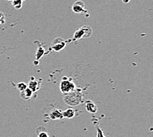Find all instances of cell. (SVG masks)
I'll return each mask as SVG.
<instances>
[{"instance_id":"obj_7","label":"cell","mask_w":153,"mask_h":137,"mask_svg":"<svg viewBox=\"0 0 153 137\" xmlns=\"http://www.w3.org/2000/svg\"><path fill=\"white\" fill-rule=\"evenodd\" d=\"M49 117L51 119H53V120L62 119L63 118L62 111L57 109L53 110L50 113Z\"/></svg>"},{"instance_id":"obj_11","label":"cell","mask_w":153,"mask_h":137,"mask_svg":"<svg viewBox=\"0 0 153 137\" xmlns=\"http://www.w3.org/2000/svg\"><path fill=\"white\" fill-rule=\"evenodd\" d=\"M85 38V32L83 28L81 27L80 28H79L78 30H76L74 34H73V39L75 40L81 39V38Z\"/></svg>"},{"instance_id":"obj_19","label":"cell","mask_w":153,"mask_h":137,"mask_svg":"<svg viewBox=\"0 0 153 137\" xmlns=\"http://www.w3.org/2000/svg\"><path fill=\"white\" fill-rule=\"evenodd\" d=\"M22 1H25V0H22Z\"/></svg>"},{"instance_id":"obj_5","label":"cell","mask_w":153,"mask_h":137,"mask_svg":"<svg viewBox=\"0 0 153 137\" xmlns=\"http://www.w3.org/2000/svg\"><path fill=\"white\" fill-rule=\"evenodd\" d=\"M84 8L85 4L81 1H76L72 7L73 11L75 13H83L85 11Z\"/></svg>"},{"instance_id":"obj_3","label":"cell","mask_w":153,"mask_h":137,"mask_svg":"<svg viewBox=\"0 0 153 137\" xmlns=\"http://www.w3.org/2000/svg\"><path fill=\"white\" fill-rule=\"evenodd\" d=\"M41 83H42V80L40 78L37 79L33 76V77H30V81L27 84V88H29L30 90H32V92L34 93V92L39 90Z\"/></svg>"},{"instance_id":"obj_13","label":"cell","mask_w":153,"mask_h":137,"mask_svg":"<svg viewBox=\"0 0 153 137\" xmlns=\"http://www.w3.org/2000/svg\"><path fill=\"white\" fill-rule=\"evenodd\" d=\"M23 1L22 0H12V5L16 9H19L22 7Z\"/></svg>"},{"instance_id":"obj_12","label":"cell","mask_w":153,"mask_h":137,"mask_svg":"<svg viewBox=\"0 0 153 137\" xmlns=\"http://www.w3.org/2000/svg\"><path fill=\"white\" fill-rule=\"evenodd\" d=\"M82 28H83L85 32V38H87L90 37L92 34V28L89 26H82Z\"/></svg>"},{"instance_id":"obj_2","label":"cell","mask_w":153,"mask_h":137,"mask_svg":"<svg viewBox=\"0 0 153 137\" xmlns=\"http://www.w3.org/2000/svg\"><path fill=\"white\" fill-rule=\"evenodd\" d=\"M75 88V84L71 79H69V78L66 76H63L59 84L60 90L63 94H66L74 91L76 90Z\"/></svg>"},{"instance_id":"obj_9","label":"cell","mask_w":153,"mask_h":137,"mask_svg":"<svg viewBox=\"0 0 153 137\" xmlns=\"http://www.w3.org/2000/svg\"><path fill=\"white\" fill-rule=\"evenodd\" d=\"M63 118L71 119L75 116V110L72 108H68L65 111H62Z\"/></svg>"},{"instance_id":"obj_14","label":"cell","mask_w":153,"mask_h":137,"mask_svg":"<svg viewBox=\"0 0 153 137\" xmlns=\"http://www.w3.org/2000/svg\"><path fill=\"white\" fill-rule=\"evenodd\" d=\"M44 52H45V50H44V48L43 47H40V46L38 47V48L36 51V60L40 59L41 57L43 56Z\"/></svg>"},{"instance_id":"obj_17","label":"cell","mask_w":153,"mask_h":137,"mask_svg":"<svg viewBox=\"0 0 153 137\" xmlns=\"http://www.w3.org/2000/svg\"><path fill=\"white\" fill-rule=\"evenodd\" d=\"M5 15L3 14L2 13H0V24L5 23Z\"/></svg>"},{"instance_id":"obj_1","label":"cell","mask_w":153,"mask_h":137,"mask_svg":"<svg viewBox=\"0 0 153 137\" xmlns=\"http://www.w3.org/2000/svg\"><path fill=\"white\" fill-rule=\"evenodd\" d=\"M83 96L79 90H74L68 94H65L64 100L65 103L70 106H76L81 104L82 101Z\"/></svg>"},{"instance_id":"obj_8","label":"cell","mask_w":153,"mask_h":137,"mask_svg":"<svg viewBox=\"0 0 153 137\" xmlns=\"http://www.w3.org/2000/svg\"><path fill=\"white\" fill-rule=\"evenodd\" d=\"M34 92H32L29 88H27L25 90L21 92V97L25 100H29L33 97Z\"/></svg>"},{"instance_id":"obj_4","label":"cell","mask_w":153,"mask_h":137,"mask_svg":"<svg viewBox=\"0 0 153 137\" xmlns=\"http://www.w3.org/2000/svg\"><path fill=\"white\" fill-rule=\"evenodd\" d=\"M66 44V41H64L60 38H57L53 41L52 48L55 52H60V51L65 48Z\"/></svg>"},{"instance_id":"obj_18","label":"cell","mask_w":153,"mask_h":137,"mask_svg":"<svg viewBox=\"0 0 153 137\" xmlns=\"http://www.w3.org/2000/svg\"><path fill=\"white\" fill-rule=\"evenodd\" d=\"M131 1V0H122V1L124 4H128V3Z\"/></svg>"},{"instance_id":"obj_15","label":"cell","mask_w":153,"mask_h":137,"mask_svg":"<svg viewBox=\"0 0 153 137\" xmlns=\"http://www.w3.org/2000/svg\"><path fill=\"white\" fill-rule=\"evenodd\" d=\"M27 88V84L25 83V82H19V83L17 84V88L20 92L25 90Z\"/></svg>"},{"instance_id":"obj_16","label":"cell","mask_w":153,"mask_h":137,"mask_svg":"<svg viewBox=\"0 0 153 137\" xmlns=\"http://www.w3.org/2000/svg\"><path fill=\"white\" fill-rule=\"evenodd\" d=\"M97 137H106L105 135H104V133L102 131V130L100 127H97Z\"/></svg>"},{"instance_id":"obj_10","label":"cell","mask_w":153,"mask_h":137,"mask_svg":"<svg viewBox=\"0 0 153 137\" xmlns=\"http://www.w3.org/2000/svg\"><path fill=\"white\" fill-rule=\"evenodd\" d=\"M36 135L37 137H50L46 129L42 126L38 127L36 129Z\"/></svg>"},{"instance_id":"obj_6","label":"cell","mask_w":153,"mask_h":137,"mask_svg":"<svg viewBox=\"0 0 153 137\" xmlns=\"http://www.w3.org/2000/svg\"><path fill=\"white\" fill-rule=\"evenodd\" d=\"M85 108L88 113L94 114L97 112L98 107L93 101L88 100L85 103Z\"/></svg>"}]
</instances>
